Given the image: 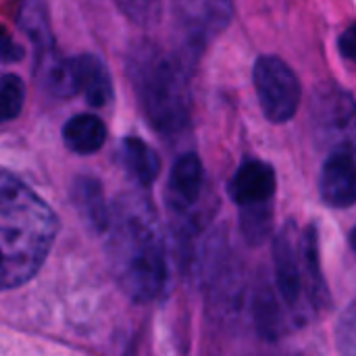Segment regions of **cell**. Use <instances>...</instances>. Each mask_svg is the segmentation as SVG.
Instances as JSON below:
<instances>
[{
	"mask_svg": "<svg viewBox=\"0 0 356 356\" xmlns=\"http://www.w3.org/2000/svg\"><path fill=\"white\" fill-rule=\"evenodd\" d=\"M106 232V254L121 290L136 302L154 300L167 282V254L152 204L140 194H123Z\"/></svg>",
	"mask_w": 356,
	"mask_h": 356,
	"instance_id": "cell-1",
	"label": "cell"
},
{
	"mask_svg": "<svg viewBox=\"0 0 356 356\" xmlns=\"http://www.w3.org/2000/svg\"><path fill=\"white\" fill-rule=\"evenodd\" d=\"M58 219L54 211L29 190L17 175L2 171L0 179V246L2 288L13 290L27 284L44 265Z\"/></svg>",
	"mask_w": 356,
	"mask_h": 356,
	"instance_id": "cell-2",
	"label": "cell"
},
{
	"mask_svg": "<svg viewBox=\"0 0 356 356\" xmlns=\"http://www.w3.org/2000/svg\"><path fill=\"white\" fill-rule=\"evenodd\" d=\"M125 65L146 121L159 136L167 140L179 138L190 127L192 117V65L177 50H165L152 40L131 44Z\"/></svg>",
	"mask_w": 356,
	"mask_h": 356,
	"instance_id": "cell-3",
	"label": "cell"
},
{
	"mask_svg": "<svg viewBox=\"0 0 356 356\" xmlns=\"http://www.w3.org/2000/svg\"><path fill=\"white\" fill-rule=\"evenodd\" d=\"M273 261L277 292L298 323L330 309V292L321 271L319 229L313 223L305 229L294 221L284 225L273 242Z\"/></svg>",
	"mask_w": 356,
	"mask_h": 356,
	"instance_id": "cell-4",
	"label": "cell"
},
{
	"mask_svg": "<svg viewBox=\"0 0 356 356\" xmlns=\"http://www.w3.org/2000/svg\"><path fill=\"white\" fill-rule=\"evenodd\" d=\"M236 0H171V13L179 33V54L194 67L202 50L227 29Z\"/></svg>",
	"mask_w": 356,
	"mask_h": 356,
	"instance_id": "cell-5",
	"label": "cell"
},
{
	"mask_svg": "<svg viewBox=\"0 0 356 356\" xmlns=\"http://www.w3.org/2000/svg\"><path fill=\"white\" fill-rule=\"evenodd\" d=\"M254 90L263 115L271 123L290 121L300 104V81L292 67L280 56L265 54L254 63Z\"/></svg>",
	"mask_w": 356,
	"mask_h": 356,
	"instance_id": "cell-6",
	"label": "cell"
},
{
	"mask_svg": "<svg viewBox=\"0 0 356 356\" xmlns=\"http://www.w3.org/2000/svg\"><path fill=\"white\" fill-rule=\"evenodd\" d=\"M311 121L315 138L332 150L344 148L356 156V100L338 86H327L315 94Z\"/></svg>",
	"mask_w": 356,
	"mask_h": 356,
	"instance_id": "cell-7",
	"label": "cell"
},
{
	"mask_svg": "<svg viewBox=\"0 0 356 356\" xmlns=\"http://www.w3.org/2000/svg\"><path fill=\"white\" fill-rule=\"evenodd\" d=\"M275 188L277 179L273 167L265 161L248 159L232 175L227 192L240 209H252L271 204Z\"/></svg>",
	"mask_w": 356,
	"mask_h": 356,
	"instance_id": "cell-8",
	"label": "cell"
},
{
	"mask_svg": "<svg viewBox=\"0 0 356 356\" xmlns=\"http://www.w3.org/2000/svg\"><path fill=\"white\" fill-rule=\"evenodd\" d=\"M319 194L332 209H348L356 202V156L350 150L330 152L319 175Z\"/></svg>",
	"mask_w": 356,
	"mask_h": 356,
	"instance_id": "cell-9",
	"label": "cell"
},
{
	"mask_svg": "<svg viewBox=\"0 0 356 356\" xmlns=\"http://www.w3.org/2000/svg\"><path fill=\"white\" fill-rule=\"evenodd\" d=\"M202 181H204V171H202L200 156L196 152L181 154L171 167L167 190H165V200L171 213L175 215L188 213L200 198Z\"/></svg>",
	"mask_w": 356,
	"mask_h": 356,
	"instance_id": "cell-10",
	"label": "cell"
},
{
	"mask_svg": "<svg viewBox=\"0 0 356 356\" xmlns=\"http://www.w3.org/2000/svg\"><path fill=\"white\" fill-rule=\"evenodd\" d=\"M71 200L79 217L94 232H106L111 225V211L104 202L102 184L96 177L79 175L71 184Z\"/></svg>",
	"mask_w": 356,
	"mask_h": 356,
	"instance_id": "cell-11",
	"label": "cell"
},
{
	"mask_svg": "<svg viewBox=\"0 0 356 356\" xmlns=\"http://www.w3.org/2000/svg\"><path fill=\"white\" fill-rule=\"evenodd\" d=\"M77 90L92 106H106L113 100V83L106 65L94 54H79L73 58Z\"/></svg>",
	"mask_w": 356,
	"mask_h": 356,
	"instance_id": "cell-12",
	"label": "cell"
},
{
	"mask_svg": "<svg viewBox=\"0 0 356 356\" xmlns=\"http://www.w3.org/2000/svg\"><path fill=\"white\" fill-rule=\"evenodd\" d=\"M117 161L125 169V173L140 186L148 188L156 179L161 171V159L159 154L140 138L127 136L119 142L117 148Z\"/></svg>",
	"mask_w": 356,
	"mask_h": 356,
	"instance_id": "cell-13",
	"label": "cell"
},
{
	"mask_svg": "<svg viewBox=\"0 0 356 356\" xmlns=\"http://www.w3.org/2000/svg\"><path fill=\"white\" fill-rule=\"evenodd\" d=\"M106 142V125L100 117L83 113L63 125V144L75 154H94Z\"/></svg>",
	"mask_w": 356,
	"mask_h": 356,
	"instance_id": "cell-14",
	"label": "cell"
},
{
	"mask_svg": "<svg viewBox=\"0 0 356 356\" xmlns=\"http://www.w3.org/2000/svg\"><path fill=\"white\" fill-rule=\"evenodd\" d=\"M17 23L33 44L35 56H44L54 52V38L50 31V19H48V8L44 0H21L19 13H17Z\"/></svg>",
	"mask_w": 356,
	"mask_h": 356,
	"instance_id": "cell-15",
	"label": "cell"
},
{
	"mask_svg": "<svg viewBox=\"0 0 356 356\" xmlns=\"http://www.w3.org/2000/svg\"><path fill=\"white\" fill-rule=\"evenodd\" d=\"M240 223H242V234L248 242L261 244L273 223V211L271 204L267 207H252V209H240Z\"/></svg>",
	"mask_w": 356,
	"mask_h": 356,
	"instance_id": "cell-16",
	"label": "cell"
},
{
	"mask_svg": "<svg viewBox=\"0 0 356 356\" xmlns=\"http://www.w3.org/2000/svg\"><path fill=\"white\" fill-rule=\"evenodd\" d=\"M119 10L138 27H152L161 21L163 2L161 0H113Z\"/></svg>",
	"mask_w": 356,
	"mask_h": 356,
	"instance_id": "cell-17",
	"label": "cell"
},
{
	"mask_svg": "<svg viewBox=\"0 0 356 356\" xmlns=\"http://www.w3.org/2000/svg\"><path fill=\"white\" fill-rule=\"evenodd\" d=\"M0 98H2V119L13 121L21 115L25 100V86L21 77L15 73H4L0 81Z\"/></svg>",
	"mask_w": 356,
	"mask_h": 356,
	"instance_id": "cell-18",
	"label": "cell"
},
{
	"mask_svg": "<svg viewBox=\"0 0 356 356\" xmlns=\"http://www.w3.org/2000/svg\"><path fill=\"white\" fill-rule=\"evenodd\" d=\"M340 356H356V300L342 313L336 330Z\"/></svg>",
	"mask_w": 356,
	"mask_h": 356,
	"instance_id": "cell-19",
	"label": "cell"
},
{
	"mask_svg": "<svg viewBox=\"0 0 356 356\" xmlns=\"http://www.w3.org/2000/svg\"><path fill=\"white\" fill-rule=\"evenodd\" d=\"M338 50H340V54L346 60H350V63L356 65V21L340 33V38H338Z\"/></svg>",
	"mask_w": 356,
	"mask_h": 356,
	"instance_id": "cell-20",
	"label": "cell"
},
{
	"mask_svg": "<svg viewBox=\"0 0 356 356\" xmlns=\"http://www.w3.org/2000/svg\"><path fill=\"white\" fill-rule=\"evenodd\" d=\"M23 56V52H21V48L10 40V35H4V50H2V60L4 63H13V60H17V58H21Z\"/></svg>",
	"mask_w": 356,
	"mask_h": 356,
	"instance_id": "cell-21",
	"label": "cell"
},
{
	"mask_svg": "<svg viewBox=\"0 0 356 356\" xmlns=\"http://www.w3.org/2000/svg\"><path fill=\"white\" fill-rule=\"evenodd\" d=\"M348 242H350V246H353V250L356 252V227L350 232V236H348Z\"/></svg>",
	"mask_w": 356,
	"mask_h": 356,
	"instance_id": "cell-22",
	"label": "cell"
}]
</instances>
